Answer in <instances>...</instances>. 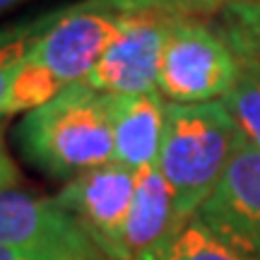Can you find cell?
<instances>
[{
    "label": "cell",
    "instance_id": "17",
    "mask_svg": "<svg viewBox=\"0 0 260 260\" xmlns=\"http://www.w3.org/2000/svg\"><path fill=\"white\" fill-rule=\"evenodd\" d=\"M0 260H77V258H70V255H53V253L22 251V248L0 246Z\"/></svg>",
    "mask_w": 260,
    "mask_h": 260
},
{
    "label": "cell",
    "instance_id": "6",
    "mask_svg": "<svg viewBox=\"0 0 260 260\" xmlns=\"http://www.w3.org/2000/svg\"><path fill=\"white\" fill-rule=\"evenodd\" d=\"M171 17L159 12H121L118 27L84 84L106 94L159 92V73Z\"/></svg>",
    "mask_w": 260,
    "mask_h": 260
},
{
    "label": "cell",
    "instance_id": "15",
    "mask_svg": "<svg viewBox=\"0 0 260 260\" xmlns=\"http://www.w3.org/2000/svg\"><path fill=\"white\" fill-rule=\"evenodd\" d=\"M89 3L113 12H159L169 17H198L255 0H89Z\"/></svg>",
    "mask_w": 260,
    "mask_h": 260
},
{
    "label": "cell",
    "instance_id": "14",
    "mask_svg": "<svg viewBox=\"0 0 260 260\" xmlns=\"http://www.w3.org/2000/svg\"><path fill=\"white\" fill-rule=\"evenodd\" d=\"M217 29L243 63L260 68V0L222 10Z\"/></svg>",
    "mask_w": 260,
    "mask_h": 260
},
{
    "label": "cell",
    "instance_id": "4",
    "mask_svg": "<svg viewBox=\"0 0 260 260\" xmlns=\"http://www.w3.org/2000/svg\"><path fill=\"white\" fill-rule=\"evenodd\" d=\"M243 60L219 29L198 17H171L159 94L174 104L222 102L234 89Z\"/></svg>",
    "mask_w": 260,
    "mask_h": 260
},
{
    "label": "cell",
    "instance_id": "2",
    "mask_svg": "<svg viewBox=\"0 0 260 260\" xmlns=\"http://www.w3.org/2000/svg\"><path fill=\"white\" fill-rule=\"evenodd\" d=\"M121 12L89 0L70 5L15 68L3 116L29 113L87 80L118 27Z\"/></svg>",
    "mask_w": 260,
    "mask_h": 260
},
{
    "label": "cell",
    "instance_id": "10",
    "mask_svg": "<svg viewBox=\"0 0 260 260\" xmlns=\"http://www.w3.org/2000/svg\"><path fill=\"white\" fill-rule=\"evenodd\" d=\"M178 224L176 198L157 167L138 174L135 195L125 222L123 253L125 260H140L167 241Z\"/></svg>",
    "mask_w": 260,
    "mask_h": 260
},
{
    "label": "cell",
    "instance_id": "1",
    "mask_svg": "<svg viewBox=\"0 0 260 260\" xmlns=\"http://www.w3.org/2000/svg\"><path fill=\"white\" fill-rule=\"evenodd\" d=\"M22 157L51 178H75L113 161L111 94L75 84L22 116L17 130Z\"/></svg>",
    "mask_w": 260,
    "mask_h": 260
},
{
    "label": "cell",
    "instance_id": "8",
    "mask_svg": "<svg viewBox=\"0 0 260 260\" xmlns=\"http://www.w3.org/2000/svg\"><path fill=\"white\" fill-rule=\"evenodd\" d=\"M195 217L224 241L260 260V149L243 145Z\"/></svg>",
    "mask_w": 260,
    "mask_h": 260
},
{
    "label": "cell",
    "instance_id": "13",
    "mask_svg": "<svg viewBox=\"0 0 260 260\" xmlns=\"http://www.w3.org/2000/svg\"><path fill=\"white\" fill-rule=\"evenodd\" d=\"M222 102L241 133L243 145L260 149V68L243 63L234 89Z\"/></svg>",
    "mask_w": 260,
    "mask_h": 260
},
{
    "label": "cell",
    "instance_id": "18",
    "mask_svg": "<svg viewBox=\"0 0 260 260\" xmlns=\"http://www.w3.org/2000/svg\"><path fill=\"white\" fill-rule=\"evenodd\" d=\"M19 3H24V0H0V12H8V10H12Z\"/></svg>",
    "mask_w": 260,
    "mask_h": 260
},
{
    "label": "cell",
    "instance_id": "11",
    "mask_svg": "<svg viewBox=\"0 0 260 260\" xmlns=\"http://www.w3.org/2000/svg\"><path fill=\"white\" fill-rule=\"evenodd\" d=\"M140 260H255L248 253L224 241L198 217L178 224L167 241Z\"/></svg>",
    "mask_w": 260,
    "mask_h": 260
},
{
    "label": "cell",
    "instance_id": "9",
    "mask_svg": "<svg viewBox=\"0 0 260 260\" xmlns=\"http://www.w3.org/2000/svg\"><path fill=\"white\" fill-rule=\"evenodd\" d=\"M164 118L167 99L159 92L111 94L113 161L135 174L157 167Z\"/></svg>",
    "mask_w": 260,
    "mask_h": 260
},
{
    "label": "cell",
    "instance_id": "5",
    "mask_svg": "<svg viewBox=\"0 0 260 260\" xmlns=\"http://www.w3.org/2000/svg\"><path fill=\"white\" fill-rule=\"evenodd\" d=\"M135 183V171L111 161L70 178L53 200L80 226L102 258L125 260L123 236Z\"/></svg>",
    "mask_w": 260,
    "mask_h": 260
},
{
    "label": "cell",
    "instance_id": "12",
    "mask_svg": "<svg viewBox=\"0 0 260 260\" xmlns=\"http://www.w3.org/2000/svg\"><path fill=\"white\" fill-rule=\"evenodd\" d=\"M63 10L65 8L51 10L46 15L22 19V22H15V24H8V27L0 29V116L5 109V99H8V89L10 82H12V75H15V68L27 56L29 48L34 46V41L63 15Z\"/></svg>",
    "mask_w": 260,
    "mask_h": 260
},
{
    "label": "cell",
    "instance_id": "7",
    "mask_svg": "<svg viewBox=\"0 0 260 260\" xmlns=\"http://www.w3.org/2000/svg\"><path fill=\"white\" fill-rule=\"evenodd\" d=\"M0 246L77 260L102 258L53 198H37L17 188L0 190Z\"/></svg>",
    "mask_w": 260,
    "mask_h": 260
},
{
    "label": "cell",
    "instance_id": "3",
    "mask_svg": "<svg viewBox=\"0 0 260 260\" xmlns=\"http://www.w3.org/2000/svg\"><path fill=\"white\" fill-rule=\"evenodd\" d=\"M241 147L243 138L224 102H167L157 169L174 190L181 222L195 217Z\"/></svg>",
    "mask_w": 260,
    "mask_h": 260
},
{
    "label": "cell",
    "instance_id": "16",
    "mask_svg": "<svg viewBox=\"0 0 260 260\" xmlns=\"http://www.w3.org/2000/svg\"><path fill=\"white\" fill-rule=\"evenodd\" d=\"M19 183V169L15 164L12 154L8 152L5 145V135L0 128V190H12Z\"/></svg>",
    "mask_w": 260,
    "mask_h": 260
}]
</instances>
